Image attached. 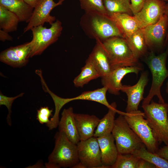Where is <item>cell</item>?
Listing matches in <instances>:
<instances>
[{"label":"cell","mask_w":168,"mask_h":168,"mask_svg":"<svg viewBox=\"0 0 168 168\" xmlns=\"http://www.w3.org/2000/svg\"><path fill=\"white\" fill-rule=\"evenodd\" d=\"M79 23L85 34L91 39L102 41L113 37L123 38L115 23L106 14L96 11L85 12Z\"/></svg>","instance_id":"cell-1"},{"label":"cell","mask_w":168,"mask_h":168,"mask_svg":"<svg viewBox=\"0 0 168 168\" xmlns=\"http://www.w3.org/2000/svg\"><path fill=\"white\" fill-rule=\"evenodd\" d=\"M54 138L55 146L49 156L46 168H72L79 163L77 147L70 141L65 133L58 131Z\"/></svg>","instance_id":"cell-2"},{"label":"cell","mask_w":168,"mask_h":168,"mask_svg":"<svg viewBox=\"0 0 168 168\" xmlns=\"http://www.w3.org/2000/svg\"><path fill=\"white\" fill-rule=\"evenodd\" d=\"M168 55V48L157 55L151 51L147 57L145 62L152 73V82L149 93L143 100L142 105L149 104L154 96L158 97L159 103H165L161 95V88L164 81L168 77V69L166 66Z\"/></svg>","instance_id":"cell-3"},{"label":"cell","mask_w":168,"mask_h":168,"mask_svg":"<svg viewBox=\"0 0 168 168\" xmlns=\"http://www.w3.org/2000/svg\"><path fill=\"white\" fill-rule=\"evenodd\" d=\"M144 117L158 142L168 145V104L151 103L142 105Z\"/></svg>","instance_id":"cell-4"},{"label":"cell","mask_w":168,"mask_h":168,"mask_svg":"<svg viewBox=\"0 0 168 168\" xmlns=\"http://www.w3.org/2000/svg\"><path fill=\"white\" fill-rule=\"evenodd\" d=\"M100 42L107 54L112 70L119 67L137 66L138 59L134 56L124 38L113 37Z\"/></svg>","instance_id":"cell-5"},{"label":"cell","mask_w":168,"mask_h":168,"mask_svg":"<svg viewBox=\"0 0 168 168\" xmlns=\"http://www.w3.org/2000/svg\"><path fill=\"white\" fill-rule=\"evenodd\" d=\"M112 134L119 153L132 154L145 147L140 138L131 128L124 115H120L115 120Z\"/></svg>","instance_id":"cell-6"},{"label":"cell","mask_w":168,"mask_h":168,"mask_svg":"<svg viewBox=\"0 0 168 168\" xmlns=\"http://www.w3.org/2000/svg\"><path fill=\"white\" fill-rule=\"evenodd\" d=\"M49 28L40 25L30 30L32 39L30 42V58L41 55L51 45L56 42L61 34L63 28L61 21L57 20Z\"/></svg>","instance_id":"cell-7"},{"label":"cell","mask_w":168,"mask_h":168,"mask_svg":"<svg viewBox=\"0 0 168 168\" xmlns=\"http://www.w3.org/2000/svg\"><path fill=\"white\" fill-rule=\"evenodd\" d=\"M124 116L129 127L140 138L147 150L156 153L159 149V144L147 120L144 119V113L138 110L126 112Z\"/></svg>","instance_id":"cell-8"},{"label":"cell","mask_w":168,"mask_h":168,"mask_svg":"<svg viewBox=\"0 0 168 168\" xmlns=\"http://www.w3.org/2000/svg\"><path fill=\"white\" fill-rule=\"evenodd\" d=\"M108 91L107 88L105 86L98 88L93 91H86L77 96L69 98L61 97L53 93L49 89L47 91L54 101L55 110L52 119L55 121L59 120L60 111L65 104L70 101L77 100H85L93 101L100 103L107 107L108 109L112 107L111 104H110L107 100L106 93Z\"/></svg>","instance_id":"cell-9"},{"label":"cell","mask_w":168,"mask_h":168,"mask_svg":"<svg viewBox=\"0 0 168 168\" xmlns=\"http://www.w3.org/2000/svg\"><path fill=\"white\" fill-rule=\"evenodd\" d=\"M77 145L79 161L86 168H104L97 138L93 136L85 140L80 141Z\"/></svg>","instance_id":"cell-10"},{"label":"cell","mask_w":168,"mask_h":168,"mask_svg":"<svg viewBox=\"0 0 168 168\" xmlns=\"http://www.w3.org/2000/svg\"><path fill=\"white\" fill-rule=\"evenodd\" d=\"M65 0H59L55 2L53 0H40L34 9L32 16L24 29V33L34 27L44 25L45 23L51 25L56 21V17L51 15L50 12L54 8L62 5Z\"/></svg>","instance_id":"cell-11"},{"label":"cell","mask_w":168,"mask_h":168,"mask_svg":"<svg viewBox=\"0 0 168 168\" xmlns=\"http://www.w3.org/2000/svg\"><path fill=\"white\" fill-rule=\"evenodd\" d=\"M165 2L146 0L141 10L133 16L140 28L157 22L164 14Z\"/></svg>","instance_id":"cell-12"},{"label":"cell","mask_w":168,"mask_h":168,"mask_svg":"<svg viewBox=\"0 0 168 168\" xmlns=\"http://www.w3.org/2000/svg\"><path fill=\"white\" fill-rule=\"evenodd\" d=\"M142 29L148 48H161L166 44L168 19L165 14L156 23L148 25Z\"/></svg>","instance_id":"cell-13"},{"label":"cell","mask_w":168,"mask_h":168,"mask_svg":"<svg viewBox=\"0 0 168 168\" xmlns=\"http://www.w3.org/2000/svg\"><path fill=\"white\" fill-rule=\"evenodd\" d=\"M30 51V42L11 46L1 52L0 61L13 68H21L28 63Z\"/></svg>","instance_id":"cell-14"},{"label":"cell","mask_w":168,"mask_h":168,"mask_svg":"<svg viewBox=\"0 0 168 168\" xmlns=\"http://www.w3.org/2000/svg\"><path fill=\"white\" fill-rule=\"evenodd\" d=\"M141 70V68L137 66L116 68L106 76L101 77V83L104 86L107 88L110 94L119 95L123 86L121 81L125 76L131 73L138 74Z\"/></svg>","instance_id":"cell-15"},{"label":"cell","mask_w":168,"mask_h":168,"mask_svg":"<svg viewBox=\"0 0 168 168\" xmlns=\"http://www.w3.org/2000/svg\"><path fill=\"white\" fill-rule=\"evenodd\" d=\"M148 80L147 74L143 72L135 85L132 86L123 85L121 91L125 93L128 97L126 112L138 110L141 101L144 99V90Z\"/></svg>","instance_id":"cell-16"},{"label":"cell","mask_w":168,"mask_h":168,"mask_svg":"<svg viewBox=\"0 0 168 168\" xmlns=\"http://www.w3.org/2000/svg\"><path fill=\"white\" fill-rule=\"evenodd\" d=\"M100 146L102 162L104 168H111L119 153L112 133L97 138Z\"/></svg>","instance_id":"cell-17"},{"label":"cell","mask_w":168,"mask_h":168,"mask_svg":"<svg viewBox=\"0 0 168 168\" xmlns=\"http://www.w3.org/2000/svg\"><path fill=\"white\" fill-rule=\"evenodd\" d=\"M72 107L64 109L58 124V131L64 133L72 142L77 144L80 141Z\"/></svg>","instance_id":"cell-18"},{"label":"cell","mask_w":168,"mask_h":168,"mask_svg":"<svg viewBox=\"0 0 168 168\" xmlns=\"http://www.w3.org/2000/svg\"><path fill=\"white\" fill-rule=\"evenodd\" d=\"M86 60L93 65L101 78L112 71L107 54L99 40H96V44Z\"/></svg>","instance_id":"cell-19"},{"label":"cell","mask_w":168,"mask_h":168,"mask_svg":"<svg viewBox=\"0 0 168 168\" xmlns=\"http://www.w3.org/2000/svg\"><path fill=\"white\" fill-rule=\"evenodd\" d=\"M75 117L80 141L93 137L100 119L94 115L82 114L75 113Z\"/></svg>","instance_id":"cell-20"},{"label":"cell","mask_w":168,"mask_h":168,"mask_svg":"<svg viewBox=\"0 0 168 168\" xmlns=\"http://www.w3.org/2000/svg\"><path fill=\"white\" fill-rule=\"evenodd\" d=\"M122 34L126 38L141 29L133 16L127 13H115L108 15Z\"/></svg>","instance_id":"cell-21"},{"label":"cell","mask_w":168,"mask_h":168,"mask_svg":"<svg viewBox=\"0 0 168 168\" xmlns=\"http://www.w3.org/2000/svg\"><path fill=\"white\" fill-rule=\"evenodd\" d=\"M0 4L16 14L20 22L27 23L34 9L23 0H0Z\"/></svg>","instance_id":"cell-22"},{"label":"cell","mask_w":168,"mask_h":168,"mask_svg":"<svg viewBox=\"0 0 168 168\" xmlns=\"http://www.w3.org/2000/svg\"><path fill=\"white\" fill-rule=\"evenodd\" d=\"M112 107L108 109L107 113L104 116L99 123L95 130L94 137L98 138L111 133L115 122V116L116 113L124 115L126 112L117 110V105L115 102L111 103Z\"/></svg>","instance_id":"cell-23"},{"label":"cell","mask_w":168,"mask_h":168,"mask_svg":"<svg viewBox=\"0 0 168 168\" xmlns=\"http://www.w3.org/2000/svg\"><path fill=\"white\" fill-rule=\"evenodd\" d=\"M124 39L133 55L137 59H138L146 54L148 47L142 28L139 29Z\"/></svg>","instance_id":"cell-24"},{"label":"cell","mask_w":168,"mask_h":168,"mask_svg":"<svg viewBox=\"0 0 168 168\" xmlns=\"http://www.w3.org/2000/svg\"><path fill=\"white\" fill-rule=\"evenodd\" d=\"M20 22L16 14L0 4V29L8 33L15 31Z\"/></svg>","instance_id":"cell-25"},{"label":"cell","mask_w":168,"mask_h":168,"mask_svg":"<svg viewBox=\"0 0 168 168\" xmlns=\"http://www.w3.org/2000/svg\"><path fill=\"white\" fill-rule=\"evenodd\" d=\"M100 77V75L93 65L86 60L85 65L82 68L80 73L74 79V86L82 87L91 81Z\"/></svg>","instance_id":"cell-26"},{"label":"cell","mask_w":168,"mask_h":168,"mask_svg":"<svg viewBox=\"0 0 168 168\" xmlns=\"http://www.w3.org/2000/svg\"><path fill=\"white\" fill-rule=\"evenodd\" d=\"M103 4L107 14L127 13L133 14L130 8V0H103Z\"/></svg>","instance_id":"cell-27"},{"label":"cell","mask_w":168,"mask_h":168,"mask_svg":"<svg viewBox=\"0 0 168 168\" xmlns=\"http://www.w3.org/2000/svg\"><path fill=\"white\" fill-rule=\"evenodd\" d=\"M132 154L155 165L156 168H168V161L158 155L148 151L145 147L136 150Z\"/></svg>","instance_id":"cell-28"},{"label":"cell","mask_w":168,"mask_h":168,"mask_svg":"<svg viewBox=\"0 0 168 168\" xmlns=\"http://www.w3.org/2000/svg\"><path fill=\"white\" fill-rule=\"evenodd\" d=\"M139 158L132 154L119 153L112 168H138Z\"/></svg>","instance_id":"cell-29"},{"label":"cell","mask_w":168,"mask_h":168,"mask_svg":"<svg viewBox=\"0 0 168 168\" xmlns=\"http://www.w3.org/2000/svg\"><path fill=\"white\" fill-rule=\"evenodd\" d=\"M79 0L81 9L85 12L96 11L107 14L104 5L103 0Z\"/></svg>","instance_id":"cell-30"},{"label":"cell","mask_w":168,"mask_h":168,"mask_svg":"<svg viewBox=\"0 0 168 168\" xmlns=\"http://www.w3.org/2000/svg\"><path fill=\"white\" fill-rule=\"evenodd\" d=\"M24 94V93H21L15 96L9 97L3 95L0 92V105H4L5 106L8 110V114L7 115V120L8 125L9 126H11L12 125L11 116L12 113L11 108L12 104L16 99L22 96Z\"/></svg>","instance_id":"cell-31"},{"label":"cell","mask_w":168,"mask_h":168,"mask_svg":"<svg viewBox=\"0 0 168 168\" xmlns=\"http://www.w3.org/2000/svg\"><path fill=\"white\" fill-rule=\"evenodd\" d=\"M53 109L50 110L47 106L41 107L37 110L36 119L41 124L48 123L49 118L52 115Z\"/></svg>","instance_id":"cell-32"},{"label":"cell","mask_w":168,"mask_h":168,"mask_svg":"<svg viewBox=\"0 0 168 168\" xmlns=\"http://www.w3.org/2000/svg\"><path fill=\"white\" fill-rule=\"evenodd\" d=\"M130 8L133 16L139 12L142 8L146 0H130Z\"/></svg>","instance_id":"cell-33"},{"label":"cell","mask_w":168,"mask_h":168,"mask_svg":"<svg viewBox=\"0 0 168 168\" xmlns=\"http://www.w3.org/2000/svg\"><path fill=\"white\" fill-rule=\"evenodd\" d=\"M156 153L168 161V145H166L159 149Z\"/></svg>","instance_id":"cell-34"},{"label":"cell","mask_w":168,"mask_h":168,"mask_svg":"<svg viewBox=\"0 0 168 168\" xmlns=\"http://www.w3.org/2000/svg\"><path fill=\"white\" fill-rule=\"evenodd\" d=\"M138 168H156V167L152 163L140 158Z\"/></svg>","instance_id":"cell-35"},{"label":"cell","mask_w":168,"mask_h":168,"mask_svg":"<svg viewBox=\"0 0 168 168\" xmlns=\"http://www.w3.org/2000/svg\"><path fill=\"white\" fill-rule=\"evenodd\" d=\"M7 32L1 29H0V40L2 42L6 40L12 41L13 38Z\"/></svg>","instance_id":"cell-36"},{"label":"cell","mask_w":168,"mask_h":168,"mask_svg":"<svg viewBox=\"0 0 168 168\" xmlns=\"http://www.w3.org/2000/svg\"><path fill=\"white\" fill-rule=\"evenodd\" d=\"M27 4L34 8L40 0H23Z\"/></svg>","instance_id":"cell-37"},{"label":"cell","mask_w":168,"mask_h":168,"mask_svg":"<svg viewBox=\"0 0 168 168\" xmlns=\"http://www.w3.org/2000/svg\"><path fill=\"white\" fill-rule=\"evenodd\" d=\"M165 14L167 17L168 19V3L166 4L165 12L164 13ZM168 39V29L167 33V35L166 36V42L167 43Z\"/></svg>","instance_id":"cell-38"},{"label":"cell","mask_w":168,"mask_h":168,"mask_svg":"<svg viewBox=\"0 0 168 168\" xmlns=\"http://www.w3.org/2000/svg\"><path fill=\"white\" fill-rule=\"evenodd\" d=\"M73 168H86L85 166L81 162H79L74 166Z\"/></svg>","instance_id":"cell-39"},{"label":"cell","mask_w":168,"mask_h":168,"mask_svg":"<svg viewBox=\"0 0 168 168\" xmlns=\"http://www.w3.org/2000/svg\"><path fill=\"white\" fill-rule=\"evenodd\" d=\"M166 93L168 94V81L166 83Z\"/></svg>","instance_id":"cell-40"},{"label":"cell","mask_w":168,"mask_h":168,"mask_svg":"<svg viewBox=\"0 0 168 168\" xmlns=\"http://www.w3.org/2000/svg\"><path fill=\"white\" fill-rule=\"evenodd\" d=\"M161 1H164V2H166V1H167V2H168V0H161Z\"/></svg>","instance_id":"cell-41"}]
</instances>
